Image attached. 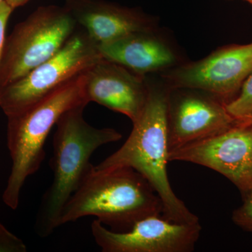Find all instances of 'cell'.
I'll list each match as a JSON object with an SVG mask.
<instances>
[{
  "label": "cell",
  "mask_w": 252,
  "mask_h": 252,
  "mask_svg": "<svg viewBox=\"0 0 252 252\" xmlns=\"http://www.w3.org/2000/svg\"><path fill=\"white\" fill-rule=\"evenodd\" d=\"M147 100L132 132L122 147L98 165L97 170L130 167L143 176L160 197L162 216L172 222L193 223L198 217L187 208L172 190L167 172V107L171 89L147 82Z\"/></svg>",
  "instance_id": "1"
},
{
  "label": "cell",
  "mask_w": 252,
  "mask_h": 252,
  "mask_svg": "<svg viewBox=\"0 0 252 252\" xmlns=\"http://www.w3.org/2000/svg\"><path fill=\"white\" fill-rule=\"evenodd\" d=\"M160 197L148 181L130 167L97 170L93 166L61 215V225L94 216L112 231H127L139 220L162 216Z\"/></svg>",
  "instance_id": "2"
},
{
  "label": "cell",
  "mask_w": 252,
  "mask_h": 252,
  "mask_svg": "<svg viewBox=\"0 0 252 252\" xmlns=\"http://www.w3.org/2000/svg\"><path fill=\"white\" fill-rule=\"evenodd\" d=\"M86 107L64 112L56 125L51 160L54 179L43 197L36 221V232L42 238L61 225L66 203L94 166L90 158L94 151L122 138L115 129L97 128L88 124L84 118Z\"/></svg>",
  "instance_id": "3"
},
{
  "label": "cell",
  "mask_w": 252,
  "mask_h": 252,
  "mask_svg": "<svg viewBox=\"0 0 252 252\" xmlns=\"http://www.w3.org/2000/svg\"><path fill=\"white\" fill-rule=\"evenodd\" d=\"M86 72L23 112L7 117V146L12 167L2 198L12 210L17 209L25 182L40 167L45 158L46 138L60 117L69 109L89 103Z\"/></svg>",
  "instance_id": "4"
},
{
  "label": "cell",
  "mask_w": 252,
  "mask_h": 252,
  "mask_svg": "<svg viewBox=\"0 0 252 252\" xmlns=\"http://www.w3.org/2000/svg\"><path fill=\"white\" fill-rule=\"evenodd\" d=\"M77 22L64 7L41 6L15 26L5 40L0 87L17 81L52 58L75 32Z\"/></svg>",
  "instance_id": "5"
},
{
  "label": "cell",
  "mask_w": 252,
  "mask_h": 252,
  "mask_svg": "<svg viewBox=\"0 0 252 252\" xmlns=\"http://www.w3.org/2000/svg\"><path fill=\"white\" fill-rule=\"evenodd\" d=\"M102 59L98 46L86 31H75L52 58L17 81L0 87V108L7 117L19 114Z\"/></svg>",
  "instance_id": "6"
},
{
  "label": "cell",
  "mask_w": 252,
  "mask_h": 252,
  "mask_svg": "<svg viewBox=\"0 0 252 252\" xmlns=\"http://www.w3.org/2000/svg\"><path fill=\"white\" fill-rule=\"evenodd\" d=\"M168 160L208 167L245 193L252 185V124L240 122L217 135L174 149Z\"/></svg>",
  "instance_id": "7"
},
{
  "label": "cell",
  "mask_w": 252,
  "mask_h": 252,
  "mask_svg": "<svg viewBox=\"0 0 252 252\" xmlns=\"http://www.w3.org/2000/svg\"><path fill=\"white\" fill-rule=\"evenodd\" d=\"M200 222L179 223L162 216L139 220L130 230L114 232L94 220L91 232L104 252H190L201 232Z\"/></svg>",
  "instance_id": "8"
},
{
  "label": "cell",
  "mask_w": 252,
  "mask_h": 252,
  "mask_svg": "<svg viewBox=\"0 0 252 252\" xmlns=\"http://www.w3.org/2000/svg\"><path fill=\"white\" fill-rule=\"evenodd\" d=\"M252 73V43L222 48L205 59L177 68L167 74L172 89L202 91L219 99L241 89Z\"/></svg>",
  "instance_id": "9"
},
{
  "label": "cell",
  "mask_w": 252,
  "mask_h": 252,
  "mask_svg": "<svg viewBox=\"0 0 252 252\" xmlns=\"http://www.w3.org/2000/svg\"><path fill=\"white\" fill-rule=\"evenodd\" d=\"M186 90L171 89L169 95V152L217 135L240 122L230 115L225 109V103L220 102V99Z\"/></svg>",
  "instance_id": "10"
},
{
  "label": "cell",
  "mask_w": 252,
  "mask_h": 252,
  "mask_svg": "<svg viewBox=\"0 0 252 252\" xmlns=\"http://www.w3.org/2000/svg\"><path fill=\"white\" fill-rule=\"evenodd\" d=\"M147 81L118 63L102 59L86 72V94L94 102L135 122L147 100Z\"/></svg>",
  "instance_id": "11"
},
{
  "label": "cell",
  "mask_w": 252,
  "mask_h": 252,
  "mask_svg": "<svg viewBox=\"0 0 252 252\" xmlns=\"http://www.w3.org/2000/svg\"><path fill=\"white\" fill-rule=\"evenodd\" d=\"M64 7L97 46L139 32L153 31L144 13L105 0H64Z\"/></svg>",
  "instance_id": "12"
},
{
  "label": "cell",
  "mask_w": 252,
  "mask_h": 252,
  "mask_svg": "<svg viewBox=\"0 0 252 252\" xmlns=\"http://www.w3.org/2000/svg\"><path fill=\"white\" fill-rule=\"evenodd\" d=\"M102 58L144 76L171 67L176 61L173 51L153 31L132 33L98 46Z\"/></svg>",
  "instance_id": "13"
},
{
  "label": "cell",
  "mask_w": 252,
  "mask_h": 252,
  "mask_svg": "<svg viewBox=\"0 0 252 252\" xmlns=\"http://www.w3.org/2000/svg\"><path fill=\"white\" fill-rule=\"evenodd\" d=\"M238 97L225 103L230 115L240 122H245L252 116V73L241 86Z\"/></svg>",
  "instance_id": "14"
},
{
  "label": "cell",
  "mask_w": 252,
  "mask_h": 252,
  "mask_svg": "<svg viewBox=\"0 0 252 252\" xmlns=\"http://www.w3.org/2000/svg\"><path fill=\"white\" fill-rule=\"evenodd\" d=\"M243 194V205L233 212V220L240 228L252 233V185Z\"/></svg>",
  "instance_id": "15"
},
{
  "label": "cell",
  "mask_w": 252,
  "mask_h": 252,
  "mask_svg": "<svg viewBox=\"0 0 252 252\" xmlns=\"http://www.w3.org/2000/svg\"><path fill=\"white\" fill-rule=\"evenodd\" d=\"M26 245L0 223V252H25Z\"/></svg>",
  "instance_id": "16"
},
{
  "label": "cell",
  "mask_w": 252,
  "mask_h": 252,
  "mask_svg": "<svg viewBox=\"0 0 252 252\" xmlns=\"http://www.w3.org/2000/svg\"><path fill=\"white\" fill-rule=\"evenodd\" d=\"M14 9L6 3L2 1L0 3V63L2 56L5 40H6V29L10 16Z\"/></svg>",
  "instance_id": "17"
},
{
  "label": "cell",
  "mask_w": 252,
  "mask_h": 252,
  "mask_svg": "<svg viewBox=\"0 0 252 252\" xmlns=\"http://www.w3.org/2000/svg\"><path fill=\"white\" fill-rule=\"evenodd\" d=\"M13 9L22 6L28 2L29 0H5Z\"/></svg>",
  "instance_id": "18"
},
{
  "label": "cell",
  "mask_w": 252,
  "mask_h": 252,
  "mask_svg": "<svg viewBox=\"0 0 252 252\" xmlns=\"http://www.w3.org/2000/svg\"><path fill=\"white\" fill-rule=\"evenodd\" d=\"M243 122L250 123V124H252V116L250 119H248V120L245 121Z\"/></svg>",
  "instance_id": "19"
},
{
  "label": "cell",
  "mask_w": 252,
  "mask_h": 252,
  "mask_svg": "<svg viewBox=\"0 0 252 252\" xmlns=\"http://www.w3.org/2000/svg\"><path fill=\"white\" fill-rule=\"evenodd\" d=\"M244 1H247V2L250 3V4L252 5V0H244Z\"/></svg>",
  "instance_id": "20"
},
{
  "label": "cell",
  "mask_w": 252,
  "mask_h": 252,
  "mask_svg": "<svg viewBox=\"0 0 252 252\" xmlns=\"http://www.w3.org/2000/svg\"><path fill=\"white\" fill-rule=\"evenodd\" d=\"M4 0H0V3H1L2 2V1H4Z\"/></svg>",
  "instance_id": "21"
}]
</instances>
